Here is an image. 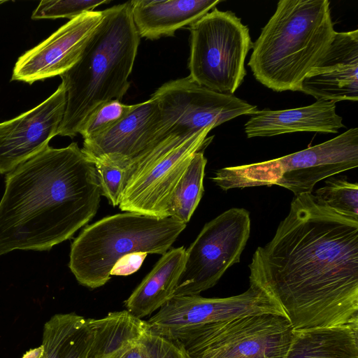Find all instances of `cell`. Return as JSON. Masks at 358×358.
<instances>
[{
	"label": "cell",
	"instance_id": "21",
	"mask_svg": "<svg viewBox=\"0 0 358 358\" xmlns=\"http://www.w3.org/2000/svg\"><path fill=\"white\" fill-rule=\"evenodd\" d=\"M285 358H358V320L294 330Z\"/></svg>",
	"mask_w": 358,
	"mask_h": 358
},
{
	"label": "cell",
	"instance_id": "11",
	"mask_svg": "<svg viewBox=\"0 0 358 358\" xmlns=\"http://www.w3.org/2000/svg\"><path fill=\"white\" fill-rule=\"evenodd\" d=\"M150 98L158 104L162 129L166 135L189 134L209 126L215 128L257 110V106L234 95L208 89L189 76L164 83Z\"/></svg>",
	"mask_w": 358,
	"mask_h": 358
},
{
	"label": "cell",
	"instance_id": "13",
	"mask_svg": "<svg viewBox=\"0 0 358 358\" xmlns=\"http://www.w3.org/2000/svg\"><path fill=\"white\" fill-rule=\"evenodd\" d=\"M102 18L103 10H91L70 20L17 59L11 80L31 85L67 71L81 57Z\"/></svg>",
	"mask_w": 358,
	"mask_h": 358
},
{
	"label": "cell",
	"instance_id": "23",
	"mask_svg": "<svg viewBox=\"0 0 358 358\" xmlns=\"http://www.w3.org/2000/svg\"><path fill=\"white\" fill-rule=\"evenodd\" d=\"M316 201L345 216L358 220V185L345 178H331L313 194Z\"/></svg>",
	"mask_w": 358,
	"mask_h": 358
},
{
	"label": "cell",
	"instance_id": "4",
	"mask_svg": "<svg viewBox=\"0 0 358 358\" xmlns=\"http://www.w3.org/2000/svg\"><path fill=\"white\" fill-rule=\"evenodd\" d=\"M329 0H280L252 43L248 66L275 92L299 91L305 76L331 43L336 31Z\"/></svg>",
	"mask_w": 358,
	"mask_h": 358
},
{
	"label": "cell",
	"instance_id": "7",
	"mask_svg": "<svg viewBox=\"0 0 358 358\" xmlns=\"http://www.w3.org/2000/svg\"><path fill=\"white\" fill-rule=\"evenodd\" d=\"M293 331L287 317L262 313L155 332L189 358H285Z\"/></svg>",
	"mask_w": 358,
	"mask_h": 358
},
{
	"label": "cell",
	"instance_id": "20",
	"mask_svg": "<svg viewBox=\"0 0 358 358\" xmlns=\"http://www.w3.org/2000/svg\"><path fill=\"white\" fill-rule=\"evenodd\" d=\"M185 259L186 249L183 246L163 254L125 301L127 310L141 319L159 309L173 296Z\"/></svg>",
	"mask_w": 358,
	"mask_h": 358
},
{
	"label": "cell",
	"instance_id": "24",
	"mask_svg": "<svg viewBox=\"0 0 358 358\" xmlns=\"http://www.w3.org/2000/svg\"><path fill=\"white\" fill-rule=\"evenodd\" d=\"M137 105L124 104L116 99L104 102L87 116L78 134L84 141L92 140L110 130L133 111Z\"/></svg>",
	"mask_w": 358,
	"mask_h": 358
},
{
	"label": "cell",
	"instance_id": "16",
	"mask_svg": "<svg viewBox=\"0 0 358 358\" xmlns=\"http://www.w3.org/2000/svg\"><path fill=\"white\" fill-rule=\"evenodd\" d=\"M299 92L317 101H358V30L336 31Z\"/></svg>",
	"mask_w": 358,
	"mask_h": 358
},
{
	"label": "cell",
	"instance_id": "2",
	"mask_svg": "<svg viewBox=\"0 0 358 358\" xmlns=\"http://www.w3.org/2000/svg\"><path fill=\"white\" fill-rule=\"evenodd\" d=\"M101 189L94 162L73 142L49 145L5 177L0 201V255L49 250L96 214Z\"/></svg>",
	"mask_w": 358,
	"mask_h": 358
},
{
	"label": "cell",
	"instance_id": "6",
	"mask_svg": "<svg viewBox=\"0 0 358 358\" xmlns=\"http://www.w3.org/2000/svg\"><path fill=\"white\" fill-rule=\"evenodd\" d=\"M358 166V128L305 150L268 161L229 166L211 180L224 191L278 185L295 196L313 193L320 180Z\"/></svg>",
	"mask_w": 358,
	"mask_h": 358
},
{
	"label": "cell",
	"instance_id": "10",
	"mask_svg": "<svg viewBox=\"0 0 358 358\" xmlns=\"http://www.w3.org/2000/svg\"><path fill=\"white\" fill-rule=\"evenodd\" d=\"M250 225L249 212L238 208L207 222L186 249L184 268L173 296L199 295L213 287L229 267L240 262Z\"/></svg>",
	"mask_w": 358,
	"mask_h": 358
},
{
	"label": "cell",
	"instance_id": "29",
	"mask_svg": "<svg viewBox=\"0 0 358 358\" xmlns=\"http://www.w3.org/2000/svg\"><path fill=\"white\" fill-rule=\"evenodd\" d=\"M43 355V347L42 345L31 349L27 351L22 358H41Z\"/></svg>",
	"mask_w": 358,
	"mask_h": 358
},
{
	"label": "cell",
	"instance_id": "14",
	"mask_svg": "<svg viewBox=\"0 0 358 358\" xmlns=\"http://www.w3.org/2000/svg\"><path fill=\"white\" fill-rule=\"evenodd\" d=\"M66 103L63 84L42 103L0 123V174L8 173L48 146L62 120Z\"/></svg>",
	"mask_w": 358,
	"mask_h": 358
},
{
	"label": "cell",
	"instance_id": "3",
	"mask_svg": "<svg viewBox=\"0 0 358 358\" xmlns=\"http://www.w3.org/2000/svg\"><path fill=\"white\" fill-rule=\"evenodd\" d=\"M131 1L103 10L102 20L81 57L59 76L66 94L57 135L73 138L87 116L110 100L121 101L130 86L140 44Z\"/></svg>",
	"mask_w": 358,
	"mask_h": 358
},
{
	"label": "cell",
	"instance_id": "22",
	"mask_svg": "<svg viewBox=\"0 0 358 358\" xmlns=\"http://www.w3.org/2000/svg\"><path fill=\"white\" fill-rule=\"evenodd\" d=\"M207 159L203 151L193 155L178 182L169 205V215L185 224L190 220L203 196Z\"/></svg>",
	"mask_w": 358,
	"mask_h": 358
},
{
	"label": "cell",
	"instance_id": "1",
	"mask_svg": "<svg viewBox=\"0 0 358 358\" xmlns=\"http://www.w3.org/2000/svg\"><path fill=\"white\" fill-rule=\"evenodd\" d=\"M250 285L282 309L294 330L358 320V220L294 196L273 238L257 248Z\"/></svg>",
	"mask_w": 358,
	"mask_h": 358
},
{
	"label": "cell",
	"instance_id": "26",
	"mask_svg": "<svg viewBox=\"0 0 358 358\" xmlns=\"http://www.w3.org/2000/svg\"><path fill=\"white\" fill-rule=\"evenodd\" d=\"M110 0H50L41 1L31 15L33 20L68 18L70 20L83 13L94 10Z\"/></svg>",
	"mask_w": 358,
	"mask_h": 358
},
{
	"label": "cell",
	"instance_id": "19",
	"mask_svg": "<svg viewBox=\"0 0 358 358\" xmlns=\"http://www.w3.org/2000/svg\"><path fill=\"white\" fill-rule=\"evenodd\" d=\"M220 0H132V18L141 38L151 41L174 36L220 2Z\"/></svg>",
	"mask_w": 358,
	"mask_h": 358
},
{
	"label": "cell",
	"instance_id": "17",
	"mask_svg": "<svg viewBox=\"0 0 358 358\" xmlns=\"http://www.w3.org/2000/svg\"><path fill=\"white\" fill-rule=\"evenodd\" d=\"M41 358H120L96 319L76 313L54 315L43 327Z\"/></svg>",
	"mask_w": 358,
	"mask_h": 358
},
{
	"label": "cell",
	"instance_id": "12",
	"mask_svg": "<svg viewBox=\"0 0 358 358\" xmlns=\"http://www.w3.org/2000/svg\"><path fill=\"white\" fill-rule=\"evenodd\" d=\"M262 313L286 317L266 293L250 285L243 293L226 298L173 296L147 322L152 330L158 332Z\"/></svg>",
	"mask_w": 358,
	"mask_h": 358
},
{
	"label": "cell",
	"instance_id": "27",
	"mask_svg": "<svg viewBox=\"0 0 358 358\" xmlns=\"http://www.w3.org/2000/svg\"><path fill=\"white\" fill-rule=\"evenodd\" d=\"M101 194L113 206H119L124 181L125 169L109 163L95 161Z\"/></svg>",
	"mask_w": 358,
	"mask_h": 358
},
{
	"label": "cell",
	"instance_id": "8",
	"mask_svg": "<svg viewBox=\"0 0 358 358\" xmlns=\"http://www.w3.org/2000/svg\"><path fill=\"white\" fill-rule=\"evenodd\" d=\"M209 126L197 132L170 134L159 140L125 168L119 208L125 212L156 217L169 215L173 191L193 155L205 148L213 136Z\"/></svg>",
	"mask_w": 358,
	"mask_h": 358
},
{
	"label": "cell",
	"instance_id": "28",
	"mask_svg": "<svg viewBox=\"0 0 358 358\" xmlns=\"http://www.w3.org/2000/svg\"><path fill=\"white\" fill-rule=\"evenodd\" d=\"M147 254L133 253L122 257L113 266L111 275H128L140 268Z\"/></svg>",
	"mask_w": 358,
	"mask_h": 358
},
{
	"label": "cell",
	"instance_id": "9",
	"mask_svg": "<svg viewBox=\"0 0 358 358\" xmlns=\"http://www.w3.org/2000/svg\"><path fill=\"white\" fill-rule=\"evenodd\" d=\"M188 29V76L213 91L233 95L246 75L245 61L252 47L248 27L233 12L214 8Z\"/></svg>",
	"mask_w": 358,
	"mask_h": 358
},
{
	"label": "cell",
	"instance_id": "25",
	"mask_svg": "<svg viewBox=\"0 0 358 358\" xmlns=\"http://www.w3.org/2000/svg\"><path fill=\"white\" fill-rule=\"evenodd\" d=\"M121 358H189L176 341L154 331L150 327Z\"/></svg>",
	"mask_w": 358,
	"mask_h": 358
},
{
	"label": "cell",
	"instance_id": "5",
	"mask_svg": "<svg viewBox=\"0 0 358 358\" xmlns=\"http://www.w3.org/2000/svg\"><path fill=\"white\" fill-rule=\"evenodd\" d=\"M187 224L172 217L132 212L105 217L86 226L71 245L69 266L82 285L95 289L110 278L122 257L166 253Z\"/></svg>",
	"mask_w": 358,
	"mask_h": 358
},
{
	"label": "cell",
	"instance_id": "30",
	"mask_svg": "<svg viewBox=\"0 0 358 358\" xmlns=\"http://www.w3.org/2000/svg\"><path fill=\"white\" fill-rule=\"evenodd\" d=\"M6 1H0V4L5 3Z\"/></svg>",
	"mask_w": 358,
	"mask_h": 358
},
{
	"label": "cell",
	"instance_id": "15",
	"mask_svg": "<svg viewBox=\"0 0 358 358\" xmlns=\"http://www.w3.org/2000/svg\"><path fill=\"white\" fill-rule=\"evenodd\" d=\"M157 101L150 99L137 107L110 130L83 141V152L93 162L127 168L153 144L166 137Z\"/></svg>",
	"mask_w": 358,
	"mask_h": 358
},
{
	"label": "cell",
	"instance_id": "18",
	"mask_svg": "<svg viewBox=\"0 0 358 358\" xmlns=\"http://www.w3.org/2000/svg\"><path fill=\"white\" fill-rule=\"evenodd\" d=\"M336 102L320 100L292 109L257 110L245 124L248 138L273 136L296 131L338 133L344 127Z\"/></svg>",
	"mask_w": 358,
	"mask_h": 358
}]
</instances>
